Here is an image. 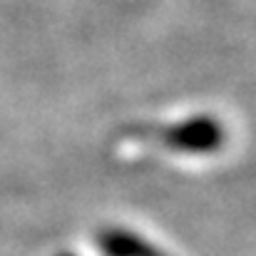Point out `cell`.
<instances>
[{
  "label": "cell",
  "instance_id": "3957f363",
  "mask_svg": "<svg viewBox=\"0 0 256 256\" xmlns=\"http://www.w3.org/2000/svg\"><path fill=\"white\" fill-rule=\"evenodd\" d=\"M58 256H72V254H65V252H62V254H58Z\"/></svg>",
  "mask_w": 256,
  "mask_h": 256
},
{
  "label": "cell",
  "instance_id": "7a4b0ae2",
  "mask_svg": "<svg viewBox=\"0 0 256 256\" xmlns=\"http://www.w3.org/2000/svg\"><path fill=\"white\" fill-rule=\"evenodd\" d=\"M97 246L102 249L104 256H170L154 244H150L147 239H142L140 234L117 226L102 229L97 234Z\"/></svg>",
  "mask_w": 256,
  "mask_h": 256
},
{
  "label": "cell",
  "instance_id": "6da1fadb",
  "mask_svg": "<svg viewBox=\"0 0 256 256\" xmlns=\"http://www.w3.org/2000/svg\"><path fill=\"white\" fill-rule=\"evenodd\" d=\"M167 144L179 152H192V154L216 152L224 144V130L212 117H196V120L182 122L174 130H170Z\"/></svg>",
  "mask_w": 256,
  "mask_h": 256
}]
</instances>
